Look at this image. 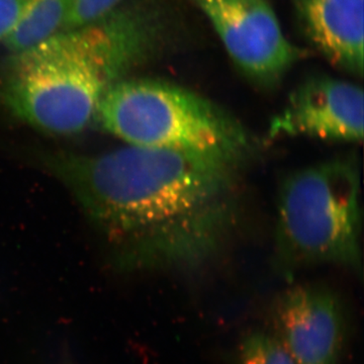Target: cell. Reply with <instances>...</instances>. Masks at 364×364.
<instances>
[{"mask_svg": "<svg viewBox=\"0 0 364 364\" xmlns=\"http://www.w3.org/2000/svg\"><path fill=\"white\" fill-rule=\"evenodd\" d=\"M155 7H117L88 25L60 32L11 56L0 95L21 121L55 135H74L97 116L105 93L162 44Z\"/></svg>", "mask_w": 364, "mask_h": 364, "instance_id": "7a4b0ae2", "label": "cell"}, {"mask_svg": "<svg viewBox=\"0 0 364 364\" xmlns=\"http://www.w3.org/2000/svg\"><path fill=\"white\" fill-rule=\"evenodd\" d=\"M189 1L207 16L230 58L254 85L274 87L303 57L267 0Z\"/></svg>", "mask_w": 364, "mask_h": 364, "instance_id": "5b68a950", "label": "cell"}, {"mask_svg": "<svg viewBox=\"0 0 364 364\" xmlns=\"http://www.w3.org/2000/svg\"><path fill=\"white\" fill-rule=\"evenodd\" d=\"M339 294L323 284L289 287L273 306L275 336L296 364H340L348 317Z\"/></svg>", "mask_w": 364, "mask_h": 364, "instance_id": "8992f818", "label": "cell"}, {"mask_svg": "<svg viewBox=\"0 0 364 364\" xmlns=\"http://www.w3.org/2000/svg\"><path fill=\"white\" fill-rule=\"evenodd\" d=\"M243 164L200 153L129 145L100 155L88 200L124 237V267L193 273L218 259L242 208Z\"/></svg>", "mask_w": 364, "mask_h": 364, "instance_id": "6da1fadb", "label": "cell"}, {"mask_svg": "<svg viewBox=\"0 0 364 364\" xmlns=\"http://www.w3.org/2000/svg\"><path fill=\"white\" fill-rule=\"evenodd\" d=\"M95 119L129 145L213 155L243 164L254 139L232 114L195 91L164 81L134 79L109 87Z\"/></svg>", "mask_w": 364, "mask_h": 364, "instance_id": "277c9868", "label": "cell"}, {"mask_svg": "<svg viewBox=\"0 0 364 364\" xmlns=\"http://www.w3.org/2000/svg\"><path fill=\"white\" fill-rule=\"evenodd\" d=\"M237 364H296L275 334L255 330L244 335Z\"/></svg>", "mask_w": 364, "mask_h": 364, "instance_id": "30bf717a", "label": "cell"}, {"mask_svg": "<svg viewBox=\"0 0 364 364\" xmlns=\"http://www.w3.org/2000/svg\"><path fill=\"white\" fill-rule=\"evenodd\" d=\"M123 0H73L60 32L88 25L111 14Z\"/></svg>", "mask_w": 364, "mask_h": 364, "instance_id": "8fae6325", "label": "cell"}, {"mask_svg": "<svg viewBox=\"0 0 364 364\" xmlns=\"http://www.w3.org/2000/svg\"><path fill=\"white\" fill-rule=\"evenodd\" d=\"M67 364H71V363H67Z\"/></svg>", "mask_w": 364, "mask_h": 364, "instance_id": "4fadbf2b", "label": "cell"}, {"mask_svg": "<svg viewBox=\"0 0 364 364\" xmlns=\"http://www.w3.org/2000/svg\"><path fill=\"white\" fill-rule=\"evenodd\" d=\"M364 0H293L306 37L333 66L356 77L364 67Z\"/></svg>", "mask_w": 364, "mask_h": 364, "instance_id": "ba28073f", "label": "cell"}, {"mask_svg": "<svg viewBox=\"0 0 364 364\" xmlns=\"http://www.w3.org/2000/svg\"><path fill=\"white\" fill-rule=\"evenodd\" d=\"M73 0H25L13 32L4 40L11 54L26 51L60 33Z\"/></svg>", "mask_w": 364, "mask_h": 364, "instance_id": "9c48e42d", "label": "cell"}, {"mask_svg": "<svg viewBox=\"0 0 364 364\" xmlns=\"http://www.w3.org/2000/svg\"><path fill=\"white\" fill-rule=\"evenodd\" d=\"M23 4L25 0H0V42L13 32Z\"/></svg>", "mask_w": 364, "mask_h": 364, "instance_id": "7c38bea8", "label": "cell"}, {"mask_svg": "<svg viewBox=\"0 0 364 364\" xmlns=\"http://www.w3.org/2000/svg\"><path fill=\"white\" fill-rule=\"evenodd\" d=\"M364 95L360 86L341 79H308L291 92L282 112L273 117L268 138L318 139L358 143L363 139Z\"/></svg>", "mask_w": 364, "mask_h": 364, "instance_id": "52a82bcc", "label": "cell"}, {"mask_svg": "<svg viewBox=\"0 0 364 364\" xmlns=\"http://www.w3.org/2000/svg\"><path fill=\"white\" fill-rule=\"evenodd\" d=\"M360 164L356 155L291 172L277 196L275 257L286 275L318 265L363 273Z\"/></svg>", "mask_w": 364, "mask_h": 364, "instance_id": "3957f363", "label": "cell"}]
</instances>
